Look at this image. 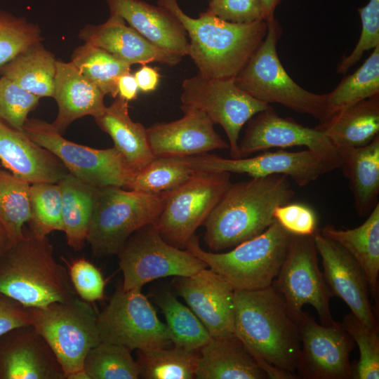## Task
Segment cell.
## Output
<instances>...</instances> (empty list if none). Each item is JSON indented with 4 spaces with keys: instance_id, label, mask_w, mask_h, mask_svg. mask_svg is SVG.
Masks as SVG:
<instances>
[{
    "instance_id": "cell-1",
    "label": "cell",
    "mask_w": 379,
    "mask_h": 379,
    "mask_svg": "<svg viewBox=\"0 0 379 379\" xmlns=\"http://www.w3.org/2000/svg\"><path fill=\"white\" fill-rule=\"evenodd\" d=\"M234 333L272 379L295 374L301 349L298 324L273 288L234 290Z\"/></svg>"
},
{
    "instance_id": "cell-2",
    "label": "cell",
    "mask_w": 379,
    "mask_h": 379,
    "mask_svg": "<svg viewBox=\"0 0 379 379\" xmlns=\"http://www.w3.org/2000/svg\"><path fill=\"white\" fill-rule=\"evenodd\" d=\"M294 195L283 175L231 182L203 225L206 245L211 252H221L260 234L274 222V209Z\"/></svg>"
},
{
    "instance_id": "cell-3",
    "label": "cell",
    "mask_w": 379,
    "mask_h": 379,
    "mask_svg": "<svg viewBox=\"0 0 379 379\" xmlns=\"http://www.w3.org/2000/svg\"><path fill=\"white\" fill-rule=\"evenodd\" d=\"M157 5L180 20L190 39L188 55L199 73L210 79L235 78L267 32L265 20L237 24L206 12L193 18L181 9L178 0H158Z\"/></svg>"
},
{
    "instance_id": "cell-4",
    "label": "cell",
    "mask_w": 379,
    "mask_h": 379,
    "mask_svg": "<svg viewBox=\"0 0 379 379\" xmlns=\"http://www.w3.org/2000/svg\"><path fill=\"white\" fill-rule=\"evenodd\" d=\"M0 293L26 307L78 296L67 268L56 261L48 237L29 231L0 258Z\"/></svg>"
},
{
    "instance_id": "cell-5",
    "label": "cell",
    "mask_w": 379,
    "mask_h": 379,
    "mask_svg": "<svg viewBox=\"0 0 379 379\" xmlns=\"http://www.w3.org/2000/svg\"><path fill=\"white\" fill-rule=\"evenodd\" d=\"M291 235L274 220L260 234L227 252L204 251L196 235L185 249L222 277L234 290H258L270 286L277 276Z\"/></svg>"
},
{
    "instance_id": "cell-6",
    "label": "cell",
    "mask_w": 379,
    "mask_h": 379,
    "mask_svg": "<svg viewBox=\"0 0 379 379\" xmlns=\"http://www.w3.org/2000/svg\"><path fill=\"white\" fill-rule=\"evenodd\" d=\"M28 309L31 326L55 353L65 379H89L84 361L88 351L101 341L98 314L90 302L77 296Z\"/></svg>"
},
{
    "instance_id": "cell-7",
    "label": "cell",
    "mask_w": 379,
    "mask_h": 379,
    "mask_svg": "<svg viewBox=\"0 0 379 379\" xmlns=\"http://www.w3.org/2000/svg\"><path fill=\"white\" fill-rule=\"evenodd\" d=\"M163 206L161 194L118 186L96 187L86 237L93 254L117 255L135 232L156 222Z\"/></svg>"
},
{
    "instance_id": "cell-8",
    "label": "cell",
    "mask_w": 379,
    "mask_h": 379,
    "mask_svg": "<svg viewBox=\"0 0 379 379\" xmlns=\"http://www.w3.org/2000/svg\"><path fill=\"white\" fill-rule=\"evenodd\" d=\"M267 23L266 36L234 78L236 85L258 100L279 103L322 121L326 94L305 90L288 74L277 51L281 27L275 18Z\"/></svg>"
},
{
    "instance_id": "cell-9",
    "label": "cell",
    "mask_w": 379,
    "mask_h": 379,
    "mask_svg": "<svg viewBox=\"0 0 379 379\" xmlns=\"http://www.w3.org/2000/svg\"><path fill=\"white\" fill-rule=\"evenodd\" d=\"M230 174L196 171L181 185L162 194L163 208L153 224L161 237L171 245L185 249L231 184Z\"/></svg>"
},
{
    "instance_id": "cell-10",
    "label": "cell",
    "mask_w": 379,
    "mask_h": 379,
    "mask_svg": "<svg viewBox=\"0 0 379 379\" xmlns=\"http://www.w3.org/2000/svg\"><path fill=\"white\" fill-rule=\"evenodd\" d=\"M117 255L124 290L142 288L159 278L191 276L208 267L187 250L166 242L153 224L130 236Z\"/></svg>"
},
{
    "instance_id": "cell-11",
    "label": "cell",
    "mask_w": 379,
    "mask_h": 379,
    "mask_svg": "<svg viewBox=\"0 0 379 379\" xmlns=\"http://www.w3.org/2000/svg\"><path fill=\"white\" fill-rule=\"evenodd\" d=\"M23 133L57 157L71 174L95 187L126 188L133 173L114 147L95 149L73 142L45 121L27 119Z\"/></svg>"
},
{
    "instance_id": "cell-12",
    "label": "cell",
    "mask_w": 379,
    "mask_h": 379,
    "mask_svg": "<svg viewBox=\"0 0 379 379\" xmlns=\"http://www.w3.org/2000/svg\"><path fill=\"white\" fill-rule=\"evenodd\" d=\"M272 286L296 321L302 307L307 304L317 312L321 324L330 326L335 322L329 305L332 296L319 267L313 235H291L286 257Z\"/></svg>"
},
{
    "instance_id": "cell-13",
    "label": "cell",
    "mask_w": 379,
    "mask_h": 379,
    "mask_svg": "<svg viewBox=\"0 0 379 379\" xmlns=\"http://www.w3.org/2000/svg\"><path fill=\"white\" fill-rule=\"evenodd\" d=\"M181 106L204 112L213 124H220L229 141L232 158H239V133L248 121L270 105L239 88L234 78L210 79L198 72L182 81Z\"/></svg>"
},
{
    "instance_id": "cell-14",
    "label": "cell",
    "mask_w": 379,
    "mask_h": 379,
    "mask_svg": "<svg viewBox=\"0 0 379 379\" xmlns=\"http://www.w3.org/2000/svg\"><path fill=\"white\" fill-rule=\"evenodd\" d=\"M98 326L101 341L131 351L164 348L171 344L166 325L160 321L141 288L117 287L98 314Z\"/></svg>"
},
{
    "instance_id": "cell-15",
    "label": "cell",
    "mask_w": 379,
    "mask_h": 379,
    "mask_svg": "<svg viewBox=\"0 0 379 379\" xmlns=\"http://www.w3.org/2000/svg\"><path fill=\"white\" fill-rule=\"evenodd\" d=\"M183 159L195 171H222L246 174L251 178L283 175L300 187L335 170L331 164L307 149L300 152L283 149L265 151L254 157L237 159L205 153Z\"/></svg>"
},
{
    "instance_id": "cell-16",
    "label": "cell",
    "mask_w": 379,
    "mask_h": 379,
    "mask_svg": "<svg viewBox=\"0 0 379 379\" xmlns=\"http://www.w3.org/2000/svg\"><path fill=\"white\" fill-rule=\"evenodd\" d=\"M297 323L302 345L296 367L299 378H353L350 355L355 343L342 322L324 326L302 311Z\"/></svg>"
},
{
    "instance_id": "cell-17",
    "label": "cell",
    "mask_w": 379,
    "mask_h": 379,
    "mask_svg": "<svg viewBox=\"0 0 379 379\" xmlns=\"http://www.w3.org/2000/svg\"><path fill=\"white\" fill-rule=\"evenodd\" d=\"M302 146L319 155L335 169L340 168L339 150L326 135L315 128L280 117L270 105L248 121L245 133L239 142V154L241 158L273 147Z\"/></svg>"
},
{
    "instance_id": "cell-18",
    "label": "cell",
    "mask_w": 379,
    "mask_h": 379,
    "mask_svg": "<svg viewBox=\"0 0 379 379\" xmlns=\"http://www.w3.org/2000/svg\"><path fill=\"white\" fill-rule=\"evenodd\" d=\"M313 237L331 296L343 300L364 324L378 328L371 304L368 281L361 267L345 248L323 235L319 229Z\"/></svg>"
},
{
    "instance_id": "cell-19",
    "label": "cell",
    "mask_w": 379,
    "mask_h": 379,
    "mask_svg": "<svg viewBox=\"0 0 379 379\" xmlns=\"http://www.w3.org/2000/svg\"><path fill=\"white\" fill-rule=\"evenodd\" d=\"M175 277L177 292L213 338L234 335V289L230 283L208 267L191 276Z\"/></svg>"
},
{
    "instance_id": "cell-20",
    "label": "cell",
    "mask_w": 379,
    "mask_h": 379,
    "mask_svg": "<svg viewBox=\"0 0 379 379\" xmlns=\"http://www.w3.org/2000/svg\"><path fill=\"white\" fill-rule=\"evenodd\" d=\"M180 107L184 113L180 119L146 128L154 157L185 158L229 149V144L217 133L204 112L190 107Z\"/></svg>"
},
{
    "instance_id": "cell-21",
    "label": "cell",
    "mask_w": 379,
    "mask_h": 379,
    "mask_svg": "<svg viewBox=\"0 0 379 379\" xmlns=\"http://www.w3.org/2000/svg\"><path fill=\"white\" fill-rule=\"evenodd\" d=\"M9 333L0 345V378L65 379L55 353L32 326Z\"/></svg>"
},
{
    "instance_id": "cell-22",
    "label": "cell",
    "mask_w": 379,
    "mask_h": 379,
    "mask_svg": "<svg viewBox=\"0 0 379 379\" xmlns=\"http://www.w3.org/2000/svg\"><path fill=\"white\" fill-rule=\"evenodd\" d=\"M79 37L85 43L101 48L128 64L147 65L160 62L169 66L178 65L182 57L168 53L151 44L118 14L110 13L107 20L100 25H86Z\"/></svg>"
},
{
    "instance_id": "cell-23",
    "label": "cell",
    "mask_w": 379,
    "mask_h": 379,
    "mask_svg": "<svg viewBox=\"0 0 379 379\" xmlns=\"http://www.w3.org/2000/svg\"><path fill=\"white\" fill-rule=\"evenodd\" d=\"M0 162L7 171L30 184L58 183L69 173L53 153L1 120Z\"/></svg>"
},
{
    "instance_id": "cell-24",
    "label": "cell",
    "mask_w": 379,
    "mask_h": 379,
    "mask_svg": "<svg viewBox=\"0 0 379 379\" xmlns=\"http://www.w3.org/2000/svg\"><path fill=\"white\" fill-rule=\"evenodd\" d=\"M109 12L118 14L129 26L158 48L174 55H188L187 32L168 9L142 0H106Z\"/></svg>"
},
{
    "instance_id": "cell-25",
    "label": "cell",
    "mask_w": 379,
    "mask_h": 379,
    "mask_svg": "<svg viewBox=\"0 0 379 379\" xmlns=\"http://www.w3.org/2000/svg\"><path fill=\"white\" fill-rule=\"evenodd\" d=\"M105 95L70 62L58 60L53 98L58 111L51 124L62 134L77 119L99 117L106 109Z\"/></svg>"
},
{
    "instance_id": "cell-26",
    "label": "cell",
    "mask_w": 379,
    "mask_h": 379,
    "mask_svg": "<svg viewBox=\"0 0 379 379\" xmlns=\"http://www.w3.org/2000/svg\"><path fill=\"white\" fill-rule=\"evenodd\" d=\"M197 379H267V373L235 335L211 338L199 350Z\"/></svg>"
},
{
    "instance_id": "cell-27",
    "label": "cell",
    "mask_w": 379,
    "mask_h": 379,
    "mask_svg": "<svg viewBox=\"0 0 379 379\" xmlns=\"http://www.w3.org/2000/svg\"><path fill=\"white\" fill-rule=\"evenodd\" d=\"M95 121L114 142V147L134 172L151 161L154 156L149 145L146 128L133 121L128 112V101L117 95Z\"/></svg>"
},
{
    "instance_id": "cell-28",
    "label": "cell",
    "mask_w": 379,
    "mask_h": 379,
    "mask_svg": "<svg viewBox=\"0 0 379 379\" xmlns=\"http://www.w3.org/2000/svg\"><path fill=\"white\" fill-rule=\"evenodd\" d=\"M338 150L340 168L349 180L354 210L360 217L368 216L379 204V135L365 146Z\"/></svg>"
},
{
    "instance_id": "cell-29",
    "label": "cell",
    "mask_w": 379,
    "mask_h": 379,
    "mask_svg": "<svg viewBox=\"0 0 379 379\" xmlns=\"http://www.w3.org/2000/svg\"><path fill=\"white\" fill-rule=\"evenodd\" d=\"M314 128L338 149L368 145L379 135V94L337 113Z\"/></svg>"
},
{
    "instance_id": "cell-30",
    "label": "cell",
    "mask_w": 379,
    "mask_h": 379,
    "mask_svg": "<svg viewBox=\"0 0 379 379\" xmlns=\"http://www.w3.org/2000/svg\"><path fill=\"white\" fill-rule=\"evenodd\" d=\"M321 233L345 248L365 272L372 297H378L379 274V204L360 226L338 229L328 224Z\"/></svg>"
},
{
    "instance_id": "cell-31",
    "label": "cell",
    "mask_w": 379,
    "mask_h": 379,
    "mask_svg": "<svg viewBox=\"0 0 379 379\" xmlns=\"http://www.w3.org/2000/svg\"><path fill=\"white\" fill-rule=\"evenodd\" d=\"M57 61L40 41L1 67L0 74L34 95L53 98Z\"/></svg>"
},
{
    "instance_id": "cell-32",
    "label": "cell",
    "mask_w": 379,
    "mask_h": 379,
    "mask_svg": "<svg viewBox=\"0 0 379 379\" xmlns=\"http://www.w3.org/2000/svg\"><path fill=\"white\" fill-rule=\"evenodd\" d=\"M58 183L61 192L63 232L68 246L79 251L86 241L96 187L70 173Z\"/></svg>"
},
{
    "instance_id": "cell-33",
    "label": "cell",
    "mask_w": 379,
    "mask_h": 379,
    "mask_svg": "<svg viewBox=\"0 0 379 379\" xmlns=\"http://www.w3.org/2000/svg\"><path fill=\"white\" fill-rule=\"evenodd\" d=\"M378 94L379 46L373 48L360 67L353 74L345 77L332 91L326 94L323 121Z\"/></svg>"
},
{
    "instance_id": "cell-34",
    "label": "cell",
    "mask_w": 379,
    "mask_h": 379,
    "mask_svg": "<svg viewBox=\"0 0 379 379\" xmlns=\"http://www.w3.org/2000/svg\"><path fill=\"white\" fill-rule=\"evenodd\" d=\"M163 312L171 343L187 350L199 351L212 338L193 311L170 292L157 298Z\"/></svg>"
},
{
    "instance_id": "cell-35",
    "label": "cell",
    "mask_w": 379,
    "mask_h": 379,
    "mask_svg": "<svg viewBox=\"0 0 379 379\" xmlns=\"http://www.w3.org/2000/svg\"><path fill=\"white\" fill-rule=\"evenodd\" d=\"M70 62L105 95L114 98L118 95L119 78L131 70L128 64L88 43L74 51Z\"/></svg>"
},
{
    "instance_id": "cell-36",
    "label": "cell",
    "mask_w": 379,
    "mask_h": 379,
    "mask_svg": "<svg viewBox=\"0 0 379 379\" xmlns=\"http://www.w3.org/2000/svg\"><path fill=\"white\" fill-rule=\"evenodd\" d=\"M30 185L8 171L0 168V221L13 245L25 236L23 226L31 215Z\"/></svg>"
},
{
    "instance_id": "cell-37",
    "label": "cell",
    "mask_w": 379,
    "mask_h": 379,
    "mask_svg": "<svg viewBox=\"0 0 379 379\" xmlns=\"http://www.w3.org/2000/svg\"><path fill=\"white\" fill-rule=\"evenodd\" d=\"M199 357V351L175 347L138 350L136 360L140 378L192 379Z\"/></svg>"
},
{
    "instance_id": "cell-38",
    "label": "cell",
    "mask_w": 379,
    "mask_h": 379,
    "mask_svg": "<svg viewBox=\"0 0 379 379\" xmlns=\"http://www.w3.org/2000/svg\"><path fill=\"white\" fill-rule=\"evenodd\" d=\"M195 173L183 158L155 157L132 174L126 188L161 195L181 185Z\"/></svg>"
},
{
    "instance_id": "cell-39",
    "label": "cell",
    "mask_w": 379,
    "mask_h": 379,
    "mask_svg": "<svg viewBox=\"0 0 379 379\" xmlns=\"http://www.w3.org/2000/svg\"><path fill=\"white\" fill-rule=\"evenodd\" d=\"M128 348L100 341L87 353L84 371L89 379H138L140 366Z\"/></svg>"
},
{
    "instance_id": "cell-40",
    "label": "cell",
    "mask_w": 379,
    "mask_h": 379,
    "mask_svg": "<svg viewBox=\"0 0 379 379\" xmlns=\"http://www.w3.org/2000/svg\"><path fill=\"white\" fill-rule=\"evenodd\" d=\"M31 215L29 232L48 237L53 231H62L61 192L58 183L38 182L30 185Z\"/></svg>"
},
{
    "instance_id": "cell-41",
    "label": "cell",
    "mask_w": 379,
    "mask_h": 379,
    "mask_svg": "<svg viewBox=\"0 0 379 379\" xmlns=\"http://www.w3.org/2000/svg\"><path fill=\"white\" fill-rule=\"evenodd\" d=\"M342 324L359 350V360L353 366L352 378L378 379V328L366 326L352 312L343 317Z\"/></svg>"
},
{
    "instance_id": "cell-42",
    "label": "cell",
    "mask_w": 379,
    "mask_h": 379,
    "mask_svg": "<svg viewBox=\"0 0 379 379\" xmlns=\"http://www.w3.org/2000/svg\"><path fill=\"white\" fill-rule=\"evenodd\" d=\"M42 41L37 25L0 10V68L29 46Z\"/></svg>"
},
{
    "instance_id": "cell-43",
    "label": "cell",
    "mask_w": 379,
    "mask_h": 379,
    "mask_svg": "<svg viewBox=\"0 0 379 379\" xmlns=\"http://www.w3.org/2000/svg\"><path fill=\"white\" fill-rule=\"evenodd\" d=\"M39 99L8 78H0V120L11 128L23 132L27 116Z\"/></svg>"
},
{
    "instance_id": "cell-44",
    "label": "cell",
    "mask_w": 379,
    "mask_h": 379,
    "mask_svg": "<svg viewBox=\"0 0 379 379\" xmlns=\"http://www.w3.org/2000/svg\"><path fill=\"white\" fill-rule=\"evenodd\" d=\"M358 11L361 21L360 37L352 53L338 65L336 72L340 74H345L360 60L365 51L379 46V0H369Z\"/></svg>"
},
{
    "instance_id": "cell-45",
    "label": "cell",
    "mask_w": 379,
    "mask_h": 379,
    "mask_svg": "<svg viewBox=\"0 0 379 379\" xmlns=\"http://www.w3.org/2000/svg\"><path fill=\"white\" fill-rule=\"evenodd\" d=\"M64 262L72 284L81 299L91 303L103 298L105 281L98 268L84 258Z\"/></svg>"
},
{
    "instance_id": "cell-46",
    "label": "cell",
    "mask_w": 379,
    "mask_h": 379,
    "mask_svg": "<svg viewBox=\"0 0 379 379\" xmlns=\"http://www.w3.org/2000/svg\"><path fill=\"white\" fill-rule=\"evenodd\" d=\"M205 12L237 24L265 20L260 0H211Z\"/></svg>"
},
{
    "instance_id": "cell-47",
    "label": "cell",
    "mask_w": 379,
    "mask_h": 379,
    "mask_svg": "<svg viewBox=\"0 0 379 379\" xmlns=\"http://www.w3.org/2000/svg\"><path fill=\"white\" fill-rule=\"evenodd\" d=\"M273 217L291 234L313 235L318 230L315 211L305 204L289 202L277 206L274 211Z\"/></svg>"
},
{
    "instance_id": "cell-48",
    "label": "cell",
    "mask_w": 379,
    "mask_h": 379,
    "mask_svg": "<svg viewBox=\"0 0 379 379\" xmlns=\"http://www.w3.org/2000/svg\"><path fill=\"white\" fill-rule=\"evenodd\" d=\"M30 325L28 307L0 293V338L12 330Z\"/></svg>"
},
{
    "instance_id": "cell-49",
    "label": "cell",
    "mask_w": 379,
    "mask_h": 379,
    "mask_svg": "<svg viewBox=\"0 0 379 379\" xmlns=\"http://www.w3.org/2000/svg\"><path fill=\"white\" fill-rule=\"evenodd\" d=\"M138 89L145 93L154 91L159 82L160 75L157 69L142 65L133 74Z\"/></svg>"
},
{
    "instance_id": "cell-50",
    "label": "cell",
    "mask_w": 379,
    "mask_h": 379,
    "mask_svg": "<svg viewBox=\"0 0 379 379\" xmlns=\"http://www.w3.org/2000/svg\"><path fill=\"white\" fill-rule=\"evenodd\" d=\"M118 95L126 101L137 98L138 86L134 75L130 72L121 75L117 82Z\"/></svg>"
},
{
    "instance_id": "cell-51",
    "label": "cell",
    "mask_w": 379,
    "mask_h": 379,
    "mask_svg": "<svg viewBox=\"0 0 379 379\" xmlns=\"http://www.w3.org/2000/svg\"><path fill=\"white\" fill-rule=\"evenodd\" d=\"M13 246L8 232L0 221V258Z\"/></svg>"
},
{
    "instance_id": "cell-52",
    "label": "cell",
    "mask_w": 379,
    "mask_h": 379,
    "mask_svg": "<svg viewBox=\"0 0 379 379\" xmlns=\"http://www.w3.org/2000/svg\"><path fill=\"white\" fill-rule=\"evenodd\" d=\"M260 1L264 9L265 20L268 21L274 18V11L281 0H260Z\"/></svg>"
}]
</instances>
